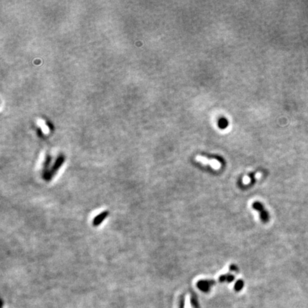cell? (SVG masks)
Returning a JSON list of instances; mask_svg holds the SVG:
<instances>
[{
	"instance_id": "5b68a950",
	"label": "cell",
	"mask_w": 308,
	"mask_h": 308,
	"mask_svg": "<svg viewBox=\"0 0 308 308\" xmlns=\"http://www.w3.org/2000/svg\"><path fill=\"white\" fill-rule=\"evenodd\" d=\"M243 286H244L243 281L242 280H239L236 282L235 287H234V289H235V290L236 291V292H239V291H240L241 290H242Z\"/></svg>"
},
{
	"instance_id": "8992f818",
	"label": "cell",
	"mask_w": 308,
	"mask_h": 308,
	"mask_svg": "<svg viewBox=\"0 0 308 308\" xmlns=\"http://www.w3.org/2000/svg\"><path fill=\"white\" fill-rule=\"evenodd\" d=\"M191 303H192V305L193 307H196L197 306H198V301H197L196 296H192V297H191Z\"/></svg>"
},
{
	"instance_id": "6da1fadb",
	"label": "cell",
	"mask_w": 308,
	"mask_h": 308,
	"mask_svg": "<svg viewBox=\"0 0 308 308\" xmlns=\"http://www.w3.org/2000/svg\"><path fill=\"white\" fill-rule=\"evenodd\" d=\"M252 205H253V209L257 210V211L259 213L260 217H261V219L262 221L264 222L265 223V222L269 221V219H270L269 213H268V211L265 209L264 206H263V205L262 204V203H260V202L256 201V202H254V203H253Z\"/></svg>"
},
{
	"instance_id": "7a4b0ae2",
	"label": "cell",
	"mask_w": 308,
	"mask_h": 308,
	"mask_svg": "<svg viewBox=\"0 0 308 308\" xmlns=\"http://www.w3.org/2000/svg\"><path fill=\"white\" fill-rule=\"evenodd\" d=\"M196 160L198 162H201L203 164H210V166L213 167L215 169H218L220 168V163L216 159H209L206 157L202 156V155H197Z\"/></svg>"
},
{
	"instance_id": "3957f363",
	"label": "cell",
	"mask_w": 308,
	"mask_h": 308,
	"mask_svg": "<svg viewBox=\"0 0 308 308\" xmlns=\"http://www.w3.org/2000/svg\"><path fill=\"white\" fill-rule=\"evenodd\" d=\"M215 284V281L210 280H200L197 283V287L199 290L203 292H208L210 290V287Z\"/></svg>"
},
{
	"instance_id": "277c9868",
	"label": "cell",
	"mask_w": 308,
	"mask_h": 308,
	"mask_svg": "<svg viewBox=\"0 0 308 308\" xmlns=\"http://www.w3.org/2000/svg\"><path fill=\"white\" fill-rule=\"evenodd\" d=\"M234 279H235L234 275H230V274H227V275H221V276L220 277V278H219V280H220V282H231L233 281Z\"/></svg>"
},
{
	"instance_id": "52a82bcc",
	"label": "cell",
	"mask_w": 308,
	"mask_h": 308,
	"mask_svg": "<svg viewBox=\"0 0 308 308\" xmlns=\"http://www.w3.org/2000/svg\"><path fill=\"white\" fill-rule=\"evenodd\" d=\"M230 270H232V271H234V272L238 271V269H237V268L235 266V265H231L230 267Z\"/></svg>"
}]
</instances>
